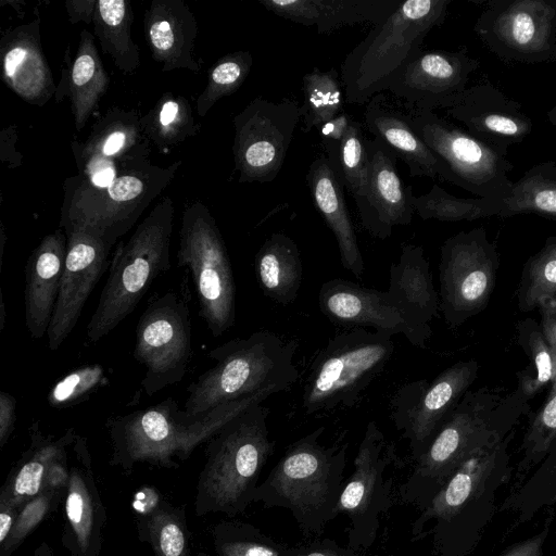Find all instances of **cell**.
<instances>
[{
	"label": "cell",
	"instance_id": "obj_9",
	"mask_svg": "<svg viewBox=\"0 0 556 556\" xmlns=\"http://www.w3.org/2000/svg\"><path fill=\"white\" fill-rule=\"evenodd\" d=\"M500 257L483 227L460 231L441 247L440 312L450 328H457L482 312L496 282Z\"/></svg>",
	"mask_w": 556,
	"mask_h": 556
},
{
	"label": "cell",
	"instance_id": "obj_43",
	"mask_svg": "<svg viewBox=\"0 0 556 556\" xmlns=\"http://www.w3.org/2000/svg\"><path fill=\"white\" fill-rule=\"evenodd\" d=\"M541 328L552 350L555 362V378L551 391H556V298L543 301L539 305Z\"/></svg>",
	"mask_w": 556,
	"mask_h": 556
},
{
	"label": "cell",
	"instance_id": "obj_52",
	"mask_svg": "<svg viewBox=\"0 0 556 556\" xmlns=\"http://www.w3.org/2000/svg\"><path fill=\"white\" fill-rule=\"evenodd\" d=\"M0 503V543L3 544L13 528L17 514L15 513L16 508L8 502L1 500Z\"/></svg>",
	"mask_w": 556,
	"mask_h": 556
},
{
	"label": "cell",
	"instance_id": "obj_59",
	"mask_svg": "<svg viewBox=\"0 0 556 556\" xmlns=\"http://www.w3.org/2000/svg\"><path fill=\"white\" fill-rule=\"evenodd\" d=\"M548 122L556 128V102L553 108L547 112Z\"/></svg>",
	"mask_w": 556,
	"mask_h": 556
},
{
	"label": "cell",
	"instance_id": "obj_36",
	"mask_svg": "<svg viewBox=\"0 0 556 556\" xmlns=\"http://www.w3.org/2000/svg\"><path fill=\"white\" fill-rule=\"evenodd\" d=\"M556 442V391L548 392L544 404L534 413L521 444L516 478L520 481L526 473L541 462Z\"/></svg>",
	"mask_w": 556,
	"mask_h": 556
},
{
	"label": "cell",
	"instance_id": "obj_60",
	"mask_svg": "<svg viewBox=\"0 0 556 556\" xmlns=\"http://www.w3.org/2000/svg\"><path fill=\"white\" fill-rule=\"evenodd\" d=\"M198 556H205L204 554H199Z\"/></svg>",
	"mask_w": 556,
	"mask_h": 556
},
{
	"label": "cell",
	"instance_id": "obj_42",
	"mask_svg": "<svg viewBox=\"0 0 556 556\" xmlns=\"http://www.w3.org/2000/svg\"><path fill=\"white\" fill-rule=\"evenodd\" d=\"M252 58L249 53L237 54L220 64L212 72V80L218 88L229 91L244 79L250 71Z\"/></svg>",
	"mask_w": 556,
	"mask_h": 556
},
{
	"label": "cell",
	"instance_id": "obj_22",
	"mask_svg": "<svg viewBox=\"0 0 556 556\" xmlns=\"http://www.w3.org/2000/svg\"><path fill=\"white\" fill-rule=\"evenodd\" d=\"M366 129L392 150L408 167L412 177L441 178L459 187L448 165L437 155L413 128L407 112L384 93H377L365 104Z\"/></svg>",
	"mask_w": 556,
	"mask_h": 556
},
{
	"label": "cell",
	"instance_id": "obj_32",
	"mask_svg": "<svg viewBox=\"0 0 556 556\" xmlns=\"http://www.w3.org/2000/svg\"><path fill=\"white\" fill-rule=\"evenodd\" d=\"M518 343L528 356L529 366L517 374V389L530 401L555 378V362L541 325L533 318L517 324Z\"/></svg>",
	"mask_w": 556,
	"mask_h": 556
},
{
	"label": "cell",
	"instance_id": "obj_20",
	"mask_svg": "<svg viewBox=\"0 0 556 556\" xmlns=\"http://www.w3.org/2000/svg\"><path fill=\"white\" fill-rule=\"evenodd\" d=\"M514 435L515 429L497 444L476 453L460 465L413 522V542H417L426 529L445 521L462 508L480 501L489 486L506 477L508 447Z\"/></svg>",
	"mask_w": 556,
	"mask_h": 556
},
{
	"label": "cell",
	"instance_id": "obj_40",
	"mask_svg": "<svg viewBox=\"0 0 556 556\" xmlns=\"http://www.w3.org/2000/svg\"><path fill=\"white\" fill-rule=\"evenodd\" d=\"M149 535L156 556H187V538L179 516L161 509L149 521Z\"/></svg>",
	"mask_w": 556,
	"mask_h": 556
},
{
	"label": "cell",
	"instance_id": "obj_30",
	"mask_svg": "<svg viewBox=\"0 0 556 556\" xmlns=\"http://www.w3.org/2000/svg\"><path fill=\"white\" fill-rule=\"evenodd\" d=\"M363 125L352 119L343 139L325 149L326 156L343 187L354 198L359 217L367 207L369 155Z\"/></svg>",
	"mask_w": 556,
	"mask_h": 556
},
{
	"label": "cell",
	"instance_id": "obj_12",
	"mask_svg": "<svg viewBox=\"0 0 556 556\" xmlns=\"http://www.w3.org/2000/svg\"><path fill=\"white\" fill-rule=\"evenodd\" d=\"M473 30L505 62L556 63V0H488Z\"/></svg>",
	"mask_w": 556,
	"mask_h": 556
},
{
	"label": "cell",
	"instance_id": "obj_6",
	"mask_svg": "<svg viewBox=\"0 0 556 556\" xmlns=\"http://www.w3.org/2000/svg\"><path fill=\"white\" fill-rule=\"evenodd\" d=\"M268 414L267 407L256 404L208 440L198 494L205 510L235 515L254 502L261 472L275 448Z\"/></svg>",
	"mask_w": 556,
	"mask_h": 556
},
{
	"label": "cell",
	"instance_id": "obj_19",
	"mask_svg": "<svg viewBox=\"0 0 556 556\" xmlns=\"http://www.w3.org/2000/svg\"><path fill=\"white\" fill-rule=\"evenodd\" d=\"M445 112L469 135L505 155L509 146L523 141L533 128L521 104L490 81L467 87Z\"/></svg>",
	"mask_w": 556,
	"mask_h": 556
},
{
	"label": "cell",
	"instance_id": "obj_15",
	"mask_svg": "<svg viewBox=\"0 0 556 556\" xmlns=\"http://www.w3.org/2000/svg\"><path fill=\"white\" fill-rule=\"evenodd\" d=\"M479 364L459 361L431 382L418 379L401 387L391 402L392 419L417 460L477 379Z\"/></svg>",
	"mask_w": 556,
	"mask_h": 556
},
{
	"label": "cell",
	"instance_id": "obj_28",
	"mask_svg": "<svg viewBox=\"0 0 556 556\" xmlns=\"http://www.w3.org/2000/svg\"><path fill=\"white\" fill-rule=\"evenodd\" d=\"M254 268L263 293L271 301L287 305L296 299L303 266L298 245L290 237L273 233L256 253Z\"/></svg>",
	"mask_w": 556,
	"mask_h": 556
},
{
	"label": "cell",
	"instance_id": "obj_11",
	"mask_svg": "<svg viewBox=\"0 0 556 556\" xmlns=\"http://www.w3.org/2000/svg\"><path fill=\"white\" fill-rule=\"evenodd\" d=\"M406 112L415 131L448 165L460 188L494 201L503 202L509 197L514 182L507 174L514 165L507 155L433 111Z\"/></svg>",
	"mask_w": 556,
	"mask_h": 556
},
{
	"label": "cell",
	"instance_id": "obj_50",
	"mask_svg": "<svg viewBox=\"0 0 556 556\" xmlns=\"http://www.w3.org/2000/svg\"><path fill=\"white\" fill-rule=\"evenodd\" d=\"M96 70L94 60L90 54H80L75 61L72 78L73 83L81 87L93 76Z\"/></svg>",
	"mask_w": 556,
	"mask_h": 556
},
{
	"label": "cell",
	"instance_id": "obj_24",
	"mask_svg": "<svg viewBox=\"0 0 556 556\" xmlns=\"http://www.w3.org/2000/svg\"><path fill=\"white\" fill-rule=\"evenodd\" d=\"M387 292L426 344L432 334L430 323L439 316L440 298L421 245L402 244L399 262L390 267Z\"/></svg>",
	"mask_w": 556,
	"mask_h": 556
},
{
	"label": "cell",
	"instance_id": "obj_26",
	"mask_svg": "<svg viewBox=\"0 0 556 556\" xmlns=\"http://www.w3.org/2000/svg\"><path fill=\"white\" fill-rule=\"evenodd\" d=\"M306 182L316 210L334 235L343 268L361 278L364 260L348 211L344 187L326 155H318L311 163Z\"/></svg>",
	"mask_w": 556,
	"mask_h": 556
},
{
	"label": "cell",
	"instance_id": "obj_18",
	"mask_svg": "<svg viewBox=\"0 0 556 556\" xmlns=\"http://www.w3.org/2000/svg\"><path fill=\"white\" fill-rule=\"evenodd\" d=\"M109 247L85 232L68 238L59 296L48 329V346L56 351L72 333L83 308L108 265Z\"/></svg>",
	"mask_w": 556,
	"mask_h": 556
},
{
	"label": "cell",
	"instance_id": "obj_16",
	"mask_svg": "<svg viewBox=\"0 0 556 556\" xmlns=\"http://www.w3.org/2000/svg\"><path fill=\"white\" fill-rule=\"evenodd\" d=\"M296 101L256 98L238 116L237 161L243 181L270 182L279 174L301 112Z\"/></svg>",
	"mask_w": 556,
	"mask_h": 556
},
{
	"label": "cell",
	"instance_id": "obj_27",
	"mask_svg": "<svg viewBox=\"0 0 556 556\" xmlns=\"http://www.w3.org/2000/svg\"><path fill=\"white\" fill-rule=\"evenodd\" d=\"M279 17L312 27L319 34L359 23L377 25L400 3L397 0H258Z\"/></svg>",
	"mask_w": 556,
	"mask_h": 556
},
{
	"label": "cell",
	"instance_id": "obj_53",
	"mask_svg": "<svg viewBox=\"0 0 556 556\" xmlns=\"http://www.w3.org/2000/svg\"><path fill=\"white\" fill-rule=\"evenodd\" d=\"M63 459L64 457L55 460L48 468L45 482H47L52 488L60 486L67 480V473L63 465Z\"/></svg>",
	"mask_w": 556,
	"mask_h": 556
},
{
	"label": "cell",
	"instance_id": "obj_35",
	"mask_svg": "<svg viewBox=\"0 0 556 556\" xmlns=\"http://www.w3.org/2000/svg\"><path fill=\"white\" fill-rule=\"evenodd\" d=\"M553 298H556V236L548 237L525 264L517 289L518 308L527 313Z\"/></svg>",
	"mask_w": 556,
	"mask_h": 556
},
{
	"label": "cell",
	"instance_id": "obj_58",
	"mask_svg": "<svg viewBox=\"0 0 556 556\" xmlns=\"http://www.w3.org/2000/svg\"><path fill=\"white\" fill-rule=\"evenodd\" d=\"M5 325V306H4V299H3V292L1 291L0 296V330L2 331Z\"/></svg>",
	"mask_w": 556,
	"mask_h": 556
},
{
	"label": "cell",
	"instance_id": "obj_4",
	"mask_svg": "<svg viewBox=\"0 0 556 556\" xmlns=\"http://www.w3.org/2000/svg\"><path fill=\"white\" fill-rule=\"evenodd\" d=\"M295 344L261 330L211 350L215 365L187 387L184 410L192 416L260 392L290 389L299 379Z\"/></svg>",
	"mask_w": 556,
	"mask_h": 556
},
{
	"label": "cell",
	"instance_id": "obj_21",
	"mask_svg": "<svg viewBox=\"0 0 556 556\" xmlns=\"http://www.w3.org/2000/svg\"><path fill=\"white\" fill-rule=\"evenodd\" d=\"M318 306L333 324L369 326L390 337L401 333L414 346H426L387 291L336 278L320 287Z\"/></svg>",
	"mask_w": 556,
	"mask_h": 556
},
{
	"label": "cell",
	"instance_id": "obj_17",
	"mask_svg": "<svg viewBox=\"0 0 556 556\" xmlns=\"http://www.w3.org/2000/svg\"><path fill=\"white\" fill-rule=\"evenodd\" d=\"M480 62L467 50H420L401 70L389 91L407 109H448L467 88Z\"/></svg>",
	"mask_w": 556,
	"mask_h": 556
},
{
	"label": "cell",
	"instance_id": "obj_51",
	"mask_svg": "<svg viewBox=\"0 0 556 556\" xmlns=\"http://www.w3.org/2000/svg\"><path fill=\"white\" fill-rule=\"evenodd\" d=\"M99 11L102 20L109 25H117L125 15V2L123 0L100 1Z\"/></svg>",
	"mask_w": 556,
	"mask_h": 556
},
{
	"label": "cell",
	"instance_id": "obj_54",
	"mask_svg": "<svg viewBox=\"0 0 556 556\" xmlns=\"http://www.w3.org/2000/svg\"><path fill=\"white\" fill-rule=\"evenodd\" d=\"M27 54V51L24 48H14L10 50L4 60V70L5 74L10 77H12L17 67L23 63L25 60V56Z\"/></svg>",
	"mask_w": 556,
	"mask_h": 556
},
{
	"label": "cell",
	"instance_id": "obj_5",
	"mask_svg": "<svg viewBox=\"0 0 556 556\" xmlns=\"http://www.w3.org/2000/svg\"><path fill=\"white\" fill-rule=\"evenodd\" d=\"M452 0L401 3L346 55L341 64L345 103L365 105L388 90L406 63L421 50L427 35L440 26Z\"/></svg>",
	"mask_w": 556,
	"mask_h": 556
},
{
	"label": "cell",
	"instance_id": "obj_8",
	"mask_svg": "<svg viewBox=\"0 0 556 556\" xmlns=\"http://www.w3.org/2000/svg\"><path fill=\"white\" fill-rule=\"evenodd\" d=\"M390 336L355 329L332 337L314 359L302 405L312 415L353 406L394 353Z\"/></svg>",
	"mask_w": 556,
	"mask_h": 556
},
{
	"label": "cell",
	"instance_id": "obj_49",
	"mask_svg": "<svg viewBox=\"0 0 556 556\" xmlns=\"http://www.w3.org/2000/svg\"><path fill=\"white\" fill-rule=\"evenodd\" d=\"M150 38L159 51H168L174 42L173 30L168 22L157 21L150 28Z\"/></svg>",
	"mask_w": 556,
	"mask_h": 556
},
{
	"label": "cell",
	"instance_id": "obj_7",
	"mask_svg": "<svg viewBox=\"0 0 556 556\" xmlns=\"http://www.w3.org/2000/svg\"><path fill=\"white\" fill-rule=\"evenodd\" d=\"M168 216H151L121 245L86 328V342L94 344L134 312L150 286L170 267Z\"/></svg>",
	"mask_w": 556,
	"mask_h": 556
},
{
	"label": "cell",
	"instance_id": "obj_55",
	"mask_svg": "<svg viewBox=\"0 0 556 556\" xmlns=\"http://www.w3.org/2000/svg\"><path fill=\"white\" fill-rule=\"evenodd\" d=\"M125 140V136L121 131H116L112 134L103 147V152L105 155H113L116 153L123 146Z\"/></svg>",
	"mask_w": 556,
	"mask_h": 556
},
{
	"label": "cell",
	"instance_id": "obj_45",
	"mask_svg": "<svg viewBox=\"0 0 556 556\" xmlns=\"http://www.w3.org/2000/svg\"><path fill=\"white\" fill-rule=\"evenodd\" d=\"M287 556H359V553L340 547L337 543L327 539L306 546L291 547Z\"/></svg>",
	"mask_w": 556,
	"mask_h": 556
},
{
	"label": "cell",
	"instance_id": "obj_37",
	"mask_svg": "<svg viewBox=\"0 0 556 556\" xmlns=\"http://www.w3.org/2000/svg\"><path fill=\"white\" fill-rule=\"evenodd\" d=\"M218 556H287L291 547L249 523L231 522L219 529Z\"/></svg>",
	"mask_w": 556,
	"mask_h": 556
},
{
	"label": "cell",
	"instance_id": "obj_56",
	"mask_svg": "<svg viewBox=\"0 0 556 556\" xmlns=\"http://www.w3.org/2000/svg\"><path fill=\"white\" fill-rule=\"evenodd\" d=\"M114 170L111 167L98 169L92 175V182L98 187H109L114 180Z\"/></svg>",
	"mask_w": 556,
	"mask_h": 556
},
{
	"label": "cell",
	"instance_id": "obj_34",
	"mask_svg": "<svg viewBox=\"0 0 556 556\" xmlns=\"http://www.w3.org/2000/svg\"><path fill=\"white\" fill-rule=\"evenodd\" d=\"M303 116L304 131L318 128L343 112L345 93L342 80L334 68L320 71L315 67L303 77Z\"/></svg>",
	"mask_w": 556,
	"mask_h": 556
},
{
	"label": "cell",
	"instance_id": "obj_10",
	"mask_svg": "<svg viewBox=\"0 0 556 556\" xmlns=\"http://www.w3.org/2000/svg\"><path fill=\"white\" fill-rule=\"evenodd\" d=\"M393 451L380 427L368 421L344 483L338 510L348 517V548L361 553L375 543L382 516L393 505Z\"/></svg>",
	"mask_w": 556,
	"mask_h": 556
},
{
	"label": "cell",
	"instance_id": "obj_33",
	"mask_svg": "<svg viewBox=\"0 0 556 556\" xmlns=\"http://www.w3.org/2000/svg\"><path fill=\"white\" fill-rule=\"evenodd\" d=\"M415 213L424 220L441 222L476 220L498 216L504 207L502 201L484 198H457L434 184L425 194L414 195Z\"/></svg>",
	"mask_w": 556,
	"mask_h": 556
},
{
	"label": "cell",
	"instance_id": "obj_2",
	"mask_svg": "<svg viewBox=\"0 0 556 556\" xmlns=\"http://www.w3.org/2000/svg\"><path fill=\"white\" fill-rule=\"evenodd\" d=\"M325 427L294 441L258 484L254 502L291 513L305 535H319L338 515L349 443L324 445Z\"/></svg>",
	"mask_w": 556,
	"mask_h": 556
},
{
	"label": "cell",
	"instance_id": "obj_23",
	"mask_svg": "<svg viewBox=\"0 0 556 556\" xmlns=\"http://www.w3.org/2000/svg\"><path fill=\"white\" fill-rule=\"evenodd\" d=\"M369 155L367 207L361 222L378 239L391 236L394 226L409 225L415 214L413 186H405L396 167V156L378 139L367 138Z\"/></svg>",
	"mask_w": 556,
	"mask_h": 556
},
{
	"label": "cell",
	"instance_id": "obj_41",
	"mask_svg": "<svg viewBox=\"0 0 556 556\" xmlns=\"http://www.w3.org/2000/svg\"><path fill=\"white\" fill-rule=\"evenodd\" d=\"M50 498L51 494L46 492L24 505L7 539L5 548L15 547L43 519L50 506Z\"/></svg>",
	"mask_w": 556,
	"mask_h": 556
},
{
	"label": "cell",
	"instance_id": "obj_39",
	"mask_svg": "<svg viewBox=\"0 0 556 556\" xmlns=\"http://www.w3.org/2000/svg\"><path fill=\"white\" fill-rule=\"evenodd\" d=\"M106 369L100 364L84 365L59 380L49 391L47 401L55 408H67L86 401L106 386Z\"/></svg>",
	"mask_w": 556,
	"mask_h": 556
},
{
	"label": "cell",
	"instance_id": "obj_44",
	"mask_svg": "<svg viewBox=\"0 0 556 556\" xmlns=\"http://www.w3.org/2000/svg\"><path fill=\"white\" fill-rule=\"evenodd\" d=\"M351 121L343 111L317 128L324 150L340 143L349 129Z\"/></svg>",
	"mask_w": 556,
	"mask_h": 556
},
{
	"label": "cell",
	"instance_id": "obj_1",
	"mask_svg": "<svg viewBox=\"0 0 556 556\" xmlns=\"http://www.w3.org/2000/svg\"><path fill=\"white\" fill-rule=\"evenodd\" d=\"M529 401L516 388L510 393L486 386L468 390L401 484L402 502L424 509L451 476L476 453L511 432Z\"/></svg>",
	"mask_w": 556,
	"mask_h": 556
},
{
	"label": "cell",
	"instance_id": "obj_38",
	"mask_svg": "<svg viewBox=\"0 0 556 556\" xmlns=\"http://www.w3.org/2000/svg\"><path fill=\"white\" fill-rule=\"evenodd\" d=\"M66 516L81 552H87L97 530L96 497L85 475L74 468L68 477Z\"/></svg>",
	"mask_w": 556,
	"mask_h": 556
},
{
	"label": "cell",
	"instance_id": "obj_14",
	"mask_svg": "<svg viewBox=\"0 0 556 556\" xmlns=\"http://www.w3.org/2000/svg\"><path fill=\"white\" fill-rule=\"evenodd\" d=\"M177 264L189 268L199 301V315L212 336L220 337L235 323L236 283L224 241L207 217L185 224Z\"/></svg>",
	"mask_w": 556,
	"mask_h": 556
},
{
	"label": "cell",
	"instance_id": "obj_29",
	"mask_svg": "<svg viewBox=\"0 0 556 556\" xmlns=\"http://www.w3.org/2000/svg\"><path fill=\"white\" fill-rule=\"evenodd\" d=\"M31 445L23 458L11 485L2 493L1 500L17 508L36 497L46 480L48 468L64 457L65 446L74 440V430L68 429L62 438L53 441L42 434L39 422L29 427Z\"/></svg>",
	"mask_w": 556,
	"mask_h": 556
},
{
	"label": "cell",
	"instance_id": "obj_57",
	"mask_svg": "<svg viewBox=\"0 0 556 556\" xmlns=\"http://www.w3.org/2000/svg\"><path fill=\"white\" fill-rule=\"evenodd\" d=\"M178 105L175 102H167L163 105L160 114L161 124L166 126L170 124L176 117Z\"/></svg>",
	"mask_w": 556,
	"mask_h": 556
},
{
	"label": "cell",
	"instance_id": "obj_31",
	"mask_svg": "<svg viewBox=\"0 0 556 556\" xmlns=\"http://www.w3.org/2000/svg\"><path fill=\"white\" fill-rule=\"evenodd\" d=\"M503 203L498 217L531 213L556 219V163L542 162L528 169Z\"/></svg>",
	"mask_w": 556,
	"mask_h": 556
},
{
	"label": "cell",
	"instance_id": "obj_46",
	"mask_svg": "<svg viewBox=\"0 0 556 556\" xmlns=\"http://www.w3.org/2000/svg\"><path fill=\"white\" fill-rule=\"evenodd\" d=\"M16 399L4 391H0V446L9 441L16 421Z\"/></svg>",
	"mask_w": 556,
	"mask_h": 556
},
{
	"label": "cell",
	"instance_id": "obj_47",
	"mask_svg": "<svg viewBox=\"0 0 556 556\" xmlns=\"http://www.w3.org/2000/svg\"><path fill=\"white\" fill-rule=\"evenodd\" d=\"M142 182L135 176H122L109 186V195L115 201H129L142 191Z\"/></svg>",
	"mask_w": 556,
	"mask_h": 556
},
{
	"label": "cell",
	"instance_id": "obj_48",
	"mask_svg": "<svg viewBox=\"0 0 556 556\" xmlns=\"http://www.w3.org/2000/svg\"><path fill=\"white\" fill-rule=\"evenodd\" d=\"M547 533L548 526L536 535L514 545L503 556H543V543Z\"/></svg>",
	"mask_w": 556,
	"mask_h": 556
},
{
	"label": "cell",
	"instance_id": "obj_3",
	"mask_svg": "<svg viewBox=\"0 0 556 556\" xmlns=\"http://www.w3.org/2000/svg\"><path fill=\"white\" fill-rule=\"evenodd\" d=\"M270 395V392H260L198 416L179 409L173 397L144 409L111 416L106 420V428L114 460L125 466L137 462L174 466L175 457L187 458L198 445L208 441L230 420Z\"/></svg>",
	"mask_w": 556,
	"mask_h": 556
},
{
	"label": "cell",
	"instance_id": "obj_13",
	"mask_svg": "<svg viewBox=\"0 0 556 556\" xmlns=\"http://www.w3.org/2000/svg\"><path fill=\"white\" fill-rule=\"evenodd\" d=\"M187 304L169 291L146 307L136 326L135 359L144 366L141 387L148 396L179 383L192 352Z\"/></svg>",
	"mask_w": 556,
	"mask_h": 556
},
{
	"label": "cell",
	"instance_id": "obj_25",
	"mask_svg": "<svg viewBox=\"0 0 556 556\" xmlns=\"http://www.w3.org/2000/svg\"><path fill=\"white\" fill-rule=\"evenodd\" d=\"M67 248L61 236L42 240L25 267V323L34 340L48 333L59 296Z\"/></svg>",
	"mask_w": 556,
	"mask_h": 556
}]
</instances>
